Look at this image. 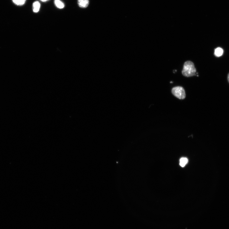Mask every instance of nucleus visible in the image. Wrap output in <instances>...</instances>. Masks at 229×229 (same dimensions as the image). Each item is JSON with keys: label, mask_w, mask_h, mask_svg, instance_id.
Listing matches in <instances>:
<instances>
[{"label": "nucleus", "mask_w": 229, "mask_h": 229, "mask_svg": "<svg viewBox=\"0 0 229 229\" xmlns=\"http://www.w3.org/2000/svg\"><path fill=\"white\" fill-rule=\"evenodd\" d=\"M223 53V50L222 48L218 47L215 49L214 55L216 57H220L222 56Z\"/></svg>", "instance_id": "nucleus-5"}, {"label": "nucleus", "mask_w": 229, "mask_h": 229, "mask_svg": "<svg viewBox=\"0 0 229 229\" xmlns=\"http://www.w3.org/2000/svg\"><path fill=\"white\" fill-rule=\"evenodd\" d=\"M78 3L79 6L82 8L87 7L89 4V0H78Z\"/></svg>", "instance_id": "nucleus-3"}, {"label": "nucleus", "mask_w": 229, "mask_h": 229, "mask_svg": "<svg viewBox=\"0 0 229 229\" xmlns=\"http://www.w3.org/2000/svg\"><path fill=\"white\" fill-rule=\"evenodd\" d=\"M12 1L15 4L21 6L25 4L26 0H12Z\"/></svg>", "instance_id": "nucleus-8"}, {"label": "nucleus", "mask_w": 229, "mask_h": 229, "mask_svg": "<svg viewBox=\"0 0 229 229\" xmlns=\"http://www.w3.org/2000/svg\"><path fill=\"white\" fill-rule=\"evenodd\" d=\"M196 69L192 62L187 61L184 63L182 71V74L184 76L189 77L196 75Z\"/></svg>", "instance_id": "nucleus-1"}, {"label": "nucleus", "mask_w": 229, "mask_h": 229, "mask_svg": "<svg viewBox=\"0 0 229 229\" xmlns=\"http://www.w3.org/2000/svg\"><path fill=\"white\" fill-rule=\"evenodd\" d=\"M41 1L42 2H45L48 1V0H41Z\"/></svg>", "instance_id": "nucleus-9"}, {"label": "nucleus", "mask_w": 229, "mask_h": 229, "mask_svg": "<svg viewBox=\"0 0 229 229\" xmlns=\"http://www.w3.org/2000/svg\"><path fill=\"white\" fill-rule=\"evenodd\" d=\"M172 92L174 96L180 99H183L186 97L184 89L182 87L177 86L173 88Z\"/></svg>", "instance_id": "nucleus-2"}, {"label": "nucleus", "mask_w": 229, "mask_h": 229, "mask_svg": "<svg viewBox=\"0 0 229 229\" xmlns=\"http://www.w3.org/2000/svg\"><path fill=\"white\" fill-rule=\"evenodd\" d=\"M33 11L34 12L37 13L40 10L41 4L39 2H35L33 4Z\"/></svg>", "instance_id": "nucleus-4"}, {"label": "nucleus", "mask_w": 229, "mask_h": 229, "mask_svg": "<svg viewBox=\"0 0 229 229\" xmlns=\"http://www.w3.org/2000/svg\"><path fill=\"white\" fill-rule=\"evenodd\" d=\"M54 3L56 6L59 9H62L65 7L64 4L60 0H55Z\"/></svg>", "instance_id": "nucleus-6"}, {"label": "nucleus", "mask_w": 229, "mask_h": 229, "mask_svg": "<svg viewBox=\"0 0 229 229\" xmlns=\"http://www.w3.org/2000/svg\"><path fill=\"white\" fill-rule=\"evenodd\" d=\"M188 162V159L186 158H182L180 160V164L182 167H184Z\"/></svg>", "instance_id": "nucleus-7"}, {"label": "nucleus", "mask_w": 229, "mask_h": 229, "mask_svg": "<svg viewBox=\"0 0 229 229\" xmlns=\"http://www.w3.org/2000/svg\"><path fill=\"white\" fill-rule=\"evenodd\" d=\"M227 79H228V82L229 83V73L228 74V75Z\"/></svg>", "instance_id": "nucleus-10"}]
</instances>
